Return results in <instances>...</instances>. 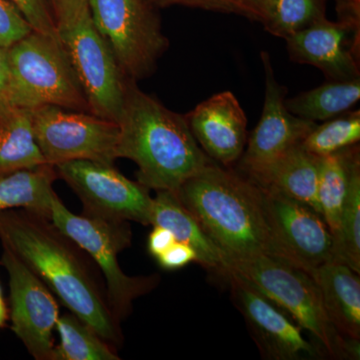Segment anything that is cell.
<instances>
[{"mask_svg": "<svg viewBox=\"0 0 360 360\" xmlns=\"http://www.w3.org/2000/svg\"><path fill=\"white\" fill-rule=\"evenodd\" d=\"M176 241L169 229L160 225H153V231L148 236V251L153 257L158 258L165 252Z\"/></svg>", "mask_w": 360, "mask_h": 360, "instance_id": "cell-33", "label": "cell"}, {"mask_svg": "<svg viewBox=\"0 0 360 360\" xmlns=\"http://www.w3.org/2000/svg\"><path fill=\"white\" fill-rule=\"evenodd\" d=\"M89 13L125 77L153 73L168 40L150 0H89Z\"/></svg>", "mask_w": 360, "mask_h": 360, "instance_id": "cell-7", "label": "cell"}, {"mask_svg": "<svg viewBox=\"0 0 360 360\" xmlns=\"http://www.w3.org/2000/svg\"><path fill=\"white\" fill-rule=\"evenodd\" d=\"M319 167L321 158L309 153L300 143L266 167L248 174V179L257 186L283 193L321 213Z\"/></svg>", "mask_w": 360, "mask_h": 360, "instance_id": "cell-18", "label": "cell"}, {"mask_svg": "<svg viewBox=\"0 0 360 360\" xmlns=\"http://www.w3.org/2000/svg\"><path fill=\"white\" fill-rule=\"evenodd\" d=\"M222 255L272 257L262 187L210 162L176 193Z\"/></svg>", "mask_w": 360, "mask_h": 360, "instance_id": "cell-3", "label": "cell"}, {"mask_svg": "<svg viewBox=\"0 0 360 360\" xmlns=\"http://www.w3.org/2000/svg\"><path fill=\"white\" fill-rule=\"evenodd\" d=\"M340 20L359 25L360 0H336Z\"/></svg>", "mask_w": 360, "mask_h": 360, "instance_id": "cell-35", "label": "cell"}, {"mask_svg": "<svg viewBox=\"0 0 360 360\" xmlns=\"http://www.w3.org/2000/svg\"><path fill=\"white\" fill-rule=\"evenodd\" d=\"M49 4L58 30L89 11V0H49Z\"/></svg>", "mask_w": 360, "mask_h": 360, "instance_id": "cell-30", "label": "cell"}, {"mask_svg": "<svg viewBox=\"0 0 360 360\" xmlns=\"http://www.w3.org/2000/svg\"><path fill=\"white\" fill-rule=\"evenodd\" d=\"M0 264L9 279L11 329L37 360H52L58 302L49 286L11 248L2 245Z\"/></svg>", "mask_w": 360, "mask_h": 360, "instance_id": "cell-12", "label": "cell"}, {"mask_svg": "<svg viewBox=\"0 0 360 360\" xmlns=\"http://www.w3.org/2000/svg\"><path fill=\"white\" fill-rule=\"evenodd\" d=\"M7 319H8V309L4 295H2L1 286H0V329L6 326Z\"/></svg>", "mask_w": 360, "mask_h": 360, "instance_id": "cell-37", "label": "cell"}, {"mask_svg": "<svg viewBox=\"0 0 360 360\" xmlns=\"http://www.w3.org/2000/svg\"><path fill=\"white\" fill-rule=\"evenodd\" d=\"M44 165L33 132L32 110L8 106L0 111V174Z\"/></svg>", "mask_w": 360, "mask_h": 360, "instance_id": "cell-22", "label": "cell"}, {"mask_svg": "<svg viewBox=\"0 0 360 360\" xmlns=\"http://www.w3.org/2000/svg\"><path fill=\"white\" fill-rule=\"evenodd\" d=\"M262 189L271 238V257L309 274L326 262L335 260L333 236L321 213L283 193Z\"/></svg>", "mask_w": 360, "mask_h": 360, "instance_id": "cell-11", "label": "cell"}, {"mask_svg": "<svg viewBox=\"0 0 360 360\" xmlns=\"http://www.w3.org/2000/svg\"><path fill=\"white\" fill-rule=\"evenodd\" d=\"M360 98V79L333 82L284 101L291 115L309 122H324L349 110Z\"/></svg>", "mask_w": 360, "mask_h": 360, "instance_id": "cell-23", "label": "cell"}, {"mask_svg": "<svg viewBox=\"0 0 360 360\" xmlns=\"http://www.w3.org/2000/svg\"><path fill=\"white\" fill-rule=\"evenodd\" d=\"M35 141L46 165L91 160L115 165L118 123L91 112L46 105L32 110Z\"/></svg>", "mask_w": 360, "mask_h": 360, "instance_id": "cell-8", "label": "cell"}, {"mask_svg": "<svg viewBox=\"0 0 360 360\" xmlns=\"http://www.w3.org/2000/svg\"><path fill=\"white\" fill-rule=\"evenodd\" d=\"M49 219L96 264L104 278L108 305L120 323L131 314L134 300L148 295L160 283L158 274L129 276L118 264V255L131 245L129 222L75 214L58 194L52 200Z\"/></svg>", "mask_w": 360, "mask_h": 360, "instance_id": "cell-5", "label": "cell"}, {"mask_svg": "<svg viewBox=\"0 0 360 360\" xmlns=\"http://www.w3.org/2000/svg\"><path fill=\"white\" fill-rule=\"evenodd\" d=\"M238 1L245 11V18L259 21L260 11H262L264 0H238Z\"/></svg>", "mask_w": 360, "mask_h": 360, "instance_id": "cell-36", "label": "cell"}, {"mask_svg": "<svg viewBox=\"0 0 360 360\" xmlns=\"http://www.w3.org/2000/svg\"><path fill=\"white\" fill-rule=\"evenodd\" d=\"M84 205L82 214L113 221L150 225L153 198L149 189L120 174L115 165L91 160H70L56 165Z\"/></svg>", "mask_w": 360, "mask_h": 360, "instance_id": "cell-10", "label": "cell"}, {"mask_svg": "<svg viewBox=\"0 0 360 360\" xmlns=\"http://www.w3.org/2000/svg\"><path fill=\"white\" fill-rule=\"evenodd\" d=\"M22 14L33 32L59 40L49 0H8Z\"/></svg>", "mask_w": 360, "mask_h": 360, "instance_id": "cell-28", "label": "cell"}, {"mask_svg": "<svg viewBox=\"0 0 360 360\" xmlns=\"http://www.w3.org/2000/svg\"><path fill=\"white\" fill-rule=\"evenodd\" d=\"M58 177L49 165L0 174V212L20 208L49 219Z\"/></svg>", "mask_w": 360, "mask_h": 360, "instance_id": "cell-20", "label": "cell"}, {"mask_svg": "<svg viewBox=\"0 0 360 360\" xmlns=\"http://www.w3.org/2000/svg\"><path fill=\"white\" fill-rule=\"evenodd\" d=\"M58 33L90 112L117 122L129 78L123 75L110 45L92 22L89 11L75 22L59 28Z\"/></svg>", "mask_w": 360, "mask_h": 360, "instance_id": "cell-9", "label": "cell"}, {"mask_svg": "<svg viewBox=\"0 0 360 360\" xmlns=\"http://www.w3.org/2000/svg\"><path fill=\"white\" fill-rule=\"evenodd\" d=\"M150 225L169 229L176 241L193 248L198 255V264L221 274L222 251L206 236L176 194L168 191H158L153 198Z\"/></svg>", "mask_w": 360, "mask_h": 360, "instance_id": "cell-19", "label": "cell"}, {"mask_svg": "<svg viewBox=\"0 0 360 360\" xmlns=\"http://www.w3.org/2000/svg\"><path fill=\"white\" fill-rule=\"evenodd\" d=\"M359 160V148L354 146L321 158L319 207L333 236L335 251L340 241L341 215L349 186L350 174L355 161Z\"/></svg>", "mask_w": 360, "mask_h": 360, "instance_id": "cell-21", "label": "cell"}, {"mask_svg": "<svg viewBox=\"0 0 360 360\" xmlns=\"http://www.w3.org/2000/svg\"><path fill=\"white\" fill-rule=\"evenodd\" d=\"M221 274H233L259 291L304 330L333 359H359V341L341 336L329 321L321 292L310 274L269 255H222Z\"/></svg>", "mask_w": 360, "mask_h": 360, "instance_id": "cell-4", "label": "cell"}, {"mask_svg": "<svg viewBox=\"0 0 360 360\" xmlns=\"http://www.w3.org/2000/svg\"><path fill=\"white\" fill-rule=\"evenodd\" d=\"M321 292L329 321L343 338L360 340L359 274L348 265L330 260L310 274Z\"/></svg>", "mask_w": 360, "mask_h": 360, "instance_id": "cell-17", "label": "cell"}, {"mask_svg": "<svg viewBox=\"0 0 360 360\" xmlns=\"http://www.w3.org/2000/svg\"><path fill=\"white\" fill-rule=\"evenodd\" d=\"M155 6H179L198 7L206 11L236 13L245 16L243 7L238 0H150Z\"/></svg>", "mask_w": 360, "mask_h": 360, "instance_id": "cell-31", "label": "cell"}, {"mask_svg": "<svg viewBox=\"0 0 360 360\" xmlns=\"http://www.w3.org/2000/svg\"><path fill=\"white\" fill-rule=\"evenodd\" d=\"M326 0H264L260 22L281 39L302 32L326 18Z\"/></svg>", "mask_w": 360, "mask_h": 360, "instance_id": "cell-25", "label": "cell"}, {"mask_svg": "<svg viewBox=\"0 0 360 360\" xmlns=\"http://www.w3.org/2000/svg\"><path fill=\"white\" fill-rule=\"evenodd\" d=\"M0 241L22 260L61 303L110 343L122 347L120 322L91 258L51 220L21 210L0 212Z\"/></svg>", "mask_w": 360, "mask_h": 360, "instance_id": "cell-1", "label": "cell"}, {"mask_svg": "<svg viewBox=\"0 0 360 360\" xmlns=\"http://www.w3.org/2000/svg\"><path fill=\"white\" fill-rule=\"evenodd\" d=\"M56 329L60 342L52 360H120L116 348L72 312L59 316Z\"/></svg>", "mask_w": 360, "mask_h": 360, "instance_id": "cell-24", "label": "cell"}, {"mask_svg": "<svg viewBox=\"0 0 360 360\" xmlns=\"http://www.w3.org/2000/svg\"><path fill=\"white\" fill-rule=\"evenodd\" d=\"M117 158L139 167L137 181L148 189L176 193L212 162L200 148L186 116L175 113L127 80L120 120Z\"/></svg>", "mask_w": 360, "mask_h": 360, "instance_id": "cell-2", "label": "cell"}, {"mask_svg": "<svg viewBox=\"0 0 360 360\" xmlns=\"http://www.w3.org/2000/svg\"><path fill=\"white\" fill-rule=\"evenodd\" d=\"M9 78L11 73L7 49L0 47V111L11 106L8 101Z\"/></svg>", "mask_w": 360, "mask_h": 360, "instance_id": "cell-34", "label": "cell"}, {"mask_svg": "<svg viewBox=\"0 0 360 360\" xmlns=\"http://www.w3.org/2000/svg\"><path fill=\"white\" fill-rule=\"evenodd\" d=\"M156 260L162 269L174 270L182 269L191 262H198V255L191 246L175 241Z\"/></svg>", "mask_w": 360, "mask_h": 360, "instance_id": "cell-32", "label": "cell"}, {"mask_svg": "<svg viewBox=\"0 0 360 360\" xmlns=\"http://www.w3.org/2000/svg\"><path fill=\"white\" fill-rule=\"evenodd\" d=\"M265 71V99L262 118L248 139L240 167L246 174L260 168L302 143L316 123L291 115L284 104L285 91L277 82L267 52H262Z\"/></svg>", "mask_w": 360, "mask_h": 360, "instance_id": "cell-14", "label": "cell"}, {"mask_svg": "<svg viewBox=\"0 0 360 360\" xmlns=\"http://www.w3.org/2000/svg\"><path fill=\"white\" fill-rule=\"evenodd\" d=\"M7 56L11 106L32 110L52 105L90 112L60 41L32 32L7 49Z\"/></svg>", "mask_w": 360, "mask_h": 360, "instance_id": "cell-6", "label": "cell"}, {"mask_svg": "<svg viewBox=\"0 0 360 360\" xmlns=\"http://www.w3.org/2000/svg\"><path fill=\"white\" fill-rule=\"evenodd\" d=\"M33 32L32 26L8 0H0V47L9 49Z\"/></svg>", "mask_w": 360, "mask_h": 360, "instance_id": "cell-29", "label": "cell"}, {"mask_svg": "<svg viewBox=\"0 0 360 360\" xmlns=\"http://www.w3.org/2000/svg\"><path fill=\"white\" fill-rule=\"evenodd\" d=\"M285 40L296 63L319 68L333 82L359 78V25L326 18Z\"/></svg>", "mask_w": 360, "mask_h": 360, "instance_id": "cell-15", "label": "cell"}, {"mask_svg": "<svg viewBox=\"0 0 360 360\" xmlns=\"http://www.w3.org/2000/svg\"><path fill=\"white\" fill-rule=\"evenodd\" d=\"M335 260L360 274V161H355L341 215Z\"/></svg>", "mask_w": 360, "mask_h": 360, "instance_id": "cell-26", "label": "cell"}, {"mask_svg": "<svg viewBox=\"0 0 360 360\" xmlns=\"http://www.w3.org/2000/svg\"><path fill=\"white\" fill-rule=\"evenodd\" d=\"M231 284L232 302L243 314L262 356L271 360H297L316 357L319 349L302 335L283 309L243 279L225 274Z\"/></svg>", "mask_w": 360, "mask_h": 360, "instance_id": "cell-13", "label": "cell"}, {"mask_svg": "<svg viewBox=\"0 0 360 360\" xmlns=\"http://www.w3.org/2000/svg\"><path fill=\"white\" fill-rule=\"evenodd\" d=\"M194 139L205 155L224 167L243 155L248 141V120L231 91L215 94L186 116Z\"/></svg>", "mask_w": 360, "mask_h": 360, "instance_id": "cell-16", "label": "cell"}, {"mask_svg": "<svg viewBox=\"0 0 360 360\" xmlns=\"http://www.w3.org/2000/svg\"><path fill=\"white\" fill-rule=\"evenodd\" d=\"M359 139L360 111L357 110L316 125L303 139L302 146L312 155L323 158L355 146Z\"/></svg>", "mask_w": 360, "mask_h": 360, "instance_id": "cell-27", "label": "cell"}]
</instances>
